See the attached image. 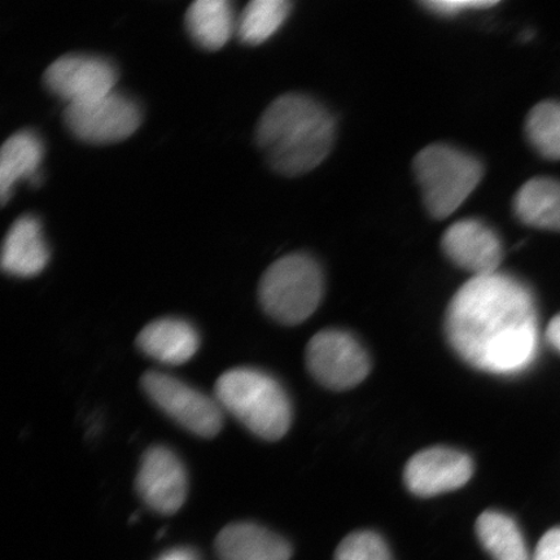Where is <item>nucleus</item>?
Wrapping results in <instances>:
<instances>
[{
    "label": "nucleus",
    "instance_id": "f257e3e1",
    "mask_svg": "<svg viewBox=\"0 0 560 560\" xmlns=\"http://www.w3.org/2000/svg\"><path fill=\"white\" fill-rule=\"evenodd\" d=\"M451 346L468 365L515 375L535 362L538 325L535 299L514 277H474L455 293L446 313Z\"/></svg>",
    "mask_w": 560,
    "mask_h": 560
},
{
    "label": "nucleus",
    "instance_id": "f03ea898",
    "mask_svg": "<svg viewBox=\"0 0 560 560\" xmlns=\"http://www.w3.org/2000/svg\"><path fill=\"white\" fill-rule=\"evenodd\" d=\"M336 124L325 105L304 94L277 97L256 129L258 149L277 173H310L330 155Z\"/></svg>",
    "mask_w": 560,
    "mask_h": 560
},
{
    "label": "nucleus",
    "instance_id": "7ed1b4c3",
    "mask_svg": "<svg viewBox=\"0 0 560 560\" xmlns=\"http://www.w3.org/2000/svg\"><path fill=\"white\" fill-rule=\"evenodd\" d=\"M215 400L245 429L268 441L290 430L292 409L284 388L269 374L252 368L223 373L214 387Z\"/></svg>",
    "mask_w": 560,
    "mask_h": 560
},
{
    "label": "nucleus",
    "instance_id": "20e7f679",
    "mask_svg": "<svg viewBox=\"0 0 560 560\" xmlns=\"http://www.w3.org/2000/svg\"><path fill=\"white\" fill-rule=\"evenodd\" d=\"M416 177L427 210L445 220L470 198L485 174L480 161L450 144H431L415 160Z\"/></svg>",
    "mask_w": 560,
    "mask_h": 560
},
{
    "label": "nucleus",
    "instance_id": "39448f33",
    "mask_svg": "<svg viewBox=\"0 0 560 560\" xmlns=\"http://www.w3.org/2000/svg\"><path fill=\"white\" fill-rule=\"evenodd\" d=\"M325 280L320 266L305 254L279 258L264 272L258 299L266 314L279 324H303L318 310Z\"/></svg>",
    "mask_w": 560,
    "mask_h": 560
},
{
    "label": "nucleus",
    "instance_id": "423d86ee",
    "mask_svg": "<svg viewBox=\"0 0 560 560\" xmlns=\"http://www.w3.org/2000/svg\"><path fill=\"white\" fill-rule=\"evenodd\" d=\"M140 385L161 411L194 435L212 439L221 432L223 410L215 398L159 371H147Z\"/></svg>",
    "mask_w": 560,
    "mask_h": 560
},
{
    "label": "nucleus",
    "instance_id": "0eeeda50",
    "mask_svg": "<svg viewBox=\"0 0 560 560\" xmlns=\"http://www.w3.org/2000/svg\"><path fill=\"white\" fill-rule=\"evenodd\" d=\"M65 122L72 135L91 144L121 142L142 124V109L130 96L112 91L100 100L67 105Z\"/></svg>",
    "mask_w": 560,
    "mask_h": 560
},
{
    "label": "nucleus",
    "instance_id": "6e6552de",
    "mask_svg": "<svg viewBox=\"0 0 560 560\" xmlns=\"http://www.w3.org/2000/svg\"><path fill=\"white\" fill-rule=\"evenodd\" d=\"M306 366L315 381L334 390L354 388L370 373L366 350L352 335L340 330L313 336L306 347Z\"/></svg>",
    "mask_w": 560,
    "mask_h": 560
},
{
    "label": "nucleus",
    "instance_id": "1a4fd4ad",
    "mask_svg": "<svg viewBox=\"0 0 560 560\" xmlns=\"http://www.w3.org/2000/svg\"><path fill=\"white\" fill-rule=\"evenodd\" d=\"M117 81L114 62L91 55L61 56L44 75L48 91L68 105L100 100L115 91Z\"/></svg>",
    "mask_w": 560,
    "mask_h": 560
},
{
    "label": "nucleus",
    "instance_id": "9d476101",
    "mask_svg": "<svg viewBox=\"0 0 560 560\" xmlns=\"http://www.w3.org/2000/svg\"><path fill=\"white\" fill-rule=\"evenodd\" d=\"M136 487L147 506L159 514L173 515L186 501V468L167 447L152 446L140 460Z\"/></svg>",
    "mask_w": 560,
    "mask_h": 560
},
{
    "label": "nucleus",
    "instance_id": "9b49d317",
    "mask_svg": "<svg viewBox=\"0 0 560 560\" xmlns=\"http://www.w3.org/2000/svg\"><path fill=\"white\" fill-rule=\"evenodd\" d=\"M472 474L474 464L468 455L450 447H430L408 462L405 482L411 493L431 497L464 487Z\"/></svg>",
    "mask_w": 560,
    "mask_h": 560
},
{
    "label": "nucleus",
    "instance_id": "f8f14e48",
    "mask_svg": "<svg viewBox=\"0 0 560 560\" xmlns=\"http://www.w3.org/2000/svg\"><path fill=\"white\" fill-rule=\"evenodd\" d=\"M447 258L458 268L472 272L474 277L493 275L502 261V244L499 235L485 222L460 220L447 229L441 240Z\"/></svg>",
    "mask_w": 560,
    "mask_h": 560
},
{
    "label": "nucleus",
    "instance_id": "ddd939ff",
    "mask_svg": "<svg viewBox=\"0 0 560 560\" xmlns=\"http://www.w3.org/2000/svg\"><path fill=\"white\" fill-rule=\"evenodd\" d=\"M50 261L40 221L35 215L20 217L7 233L2 249V269L7 275L31 278L40 275Z\"/></svg>",
    "mask_w": 560,
    "mask_h": 560
},
{
    "label": "nucleus",
    "instance_id": "4468645a",
    "mask_svg": "<svg viewBox=\"0 0 560 560\" xmlns=\"http://www.w3.org/2000/svg\"><path fill=\"white\" fill-rule=\"evenodd\" d=\"M137 346L152 360L178 366L198 352L200 338L190 322L166 317L147 325L138 335Z\"/></svg>",
    "mask_w": 560,
    "mask_h": 560
},
{
    "label": "nucleus",
    "instance_id": "2eb2a0df",
    "mask_svg": "<svg viewBox=\"0 0 560 560\" xmlns=\"http://www.w3.org/2000/svg\"><path fill=\"white\" fill-rule=\"evenodd\" d=\"M221 560H290L292 549L283 537L255 523H233L215 540Z\"/></svg>",
    "mask_w": 560,
    "mask_h": 560
},
{
    "label": "nucleus",
    "instance_id": "dca6fc26",
    "mask_svg": "<svg viewBox=\"0 0 560 560\" xmlns=\"http://www.w3.org/2000/svg\"><path fill=\"white\" fill-rule=\"evenodd\" d=\"M45 145L35 132L23 130L5 140L0 150V200L11 199L13 186L20 179L38 184V167L44 160Z\"/></svg>",
    "mask_w": 560,
    "mask_h": 560
},
{
    "label": "nucleus",
    "instance_id": "f3484780",
    "mask_svg": "<svg viewBox=\"0 0 560 560\" xmlns=\"http://www.w3.org/2000/svg\"><path fill=\"white\" fill-rule=\"evenodd\" d=\"M186 27L195 44L220 50L235 31L233 4L228 0H196L186 12Z\"/></svg>",
    "mask_w": 560,
    "mask_h": 560
},
{
    "label": "nucleus",
    "instance_id": "a211bd4d",
    "mask_svg": "<svg viewBox=\"0 0 560 560\" xmlns=\"http://www.w3.org/2000/svg\"><path fill=\"white\" fill-rule=\"evenodd\" d=\"M514 210L525 225L560 231V182L550 178L528 180L515 196Z\"/></svg>",
    "mask_w": 560,
    "mask_h": 560
},
{
    "label": "nucleus",
    "instance_id": "6ab92c4d",
    "mask_svg": "<svg viewBox=\"0 0 560 560\" xmlns=\"http://www.w3.org/2000/svg\"><path fill=\"white\" fill-rule=\"evenodd\" d=\"M476 535L494 560H529L520 527L499 511H486L479 516Z\"/></svg>",
    "mask_w": 560,
    "mask_h": 560
},
{
    "label": "nucleus",
    "instance_id": "aec40b11",
    "mask_svg": "<svg viewBox=\"0 0 560 560\" xmlns=\"http://www.w3.org/2000/svg\"><path fill=\"white\" fill-rule=\"evenodd\" d=\"M291 7L289 0H254L245 5L237 21V37L245 45L264 44L284 24Z\"/></svg>",
    "mask_w": 560,
    "mask_h": 560
},
{
    "label": "nucleus",
    "instance_id": "412c9836",
    "mask_svg": "<svg viewBox=\"0 0 560 560\" xmlns=\"http://www.w3.org/2000/svg\"><path fill=\"white\" fill-rule=\"evenodd\" d=\"M525 131L538 153L546 159L560 160V103L537 104L529 112Z\"/></svg>",
    "mask_w": 560,
    "mask_h": 560
},
{
    "label": "nucleus",
    "instance_id": "4be33fe9",
    "mask_svg": "<svg viewBox=\"0 0 560 560\" xmlns=\"http://www.w3.org/2000/svg\"><path fill=\"white\" fill-rule=\"evenodd\" d=\"M335 560H392V556L380 535L371 530H360L350 534L340 542Z\"/></svg>",
    "mask_w": 560,
    "mask_h": 560
},
{
    "label": "nucleus",
    "instance_id": "5701e85b",
    "mask_svg": "<svg viewBox=\"0 0 560 560\" xmlns=\"http://www.w3.org/2000/svg\"><path fill=\"white\" fill-rule=\"evenodd\" d=\"M424 9L435 13V15L452 18L460 15L466 11H475L480 9H489L497 2H486V0H430L423 2Z\"/></svg>",
    "mask_w": 560,
    "mask_h": 560
},
{
    "label": "nucleus",
    "instance_id": "b1692460",
    "mask_svg": "<svg viewBox=\"0 0 560 560\" xmlns=\"http://www.w3.org/2000/svg\"><path fill=\"white\" fill-rule=\"evenodd\" d=\"M532 560H560V527L546 532Z\"/></svg>",
    "mask_w": 560,
    "mask_h": 560
},
{
    "label": "nucleus",
    "instance_id": "393cba45",
    "mask_svg": "<svg viewBox=\"0 0 560 560\" xmlns=\"http://www.w3.org/2000/svg\"><path fill=\"white\" fill-rule=\"evenodd\" d=\"M546 339L560 353V314L550 322L548 330H546Z\"/></svg>",
    "mask_w": 560,
    "mask_h": 560
},
{
    "label": "nucleus",
    "instance_id": "a878e982",
    "mask_svg": "<svg viewBox=\"0 0 560 560\" xmlns=\"http://www.w3.org/2000/svg\"><path fill=\"white\" fill-rule=\"evenodd\" d=\"M159 560H199V558L194 550L184 548L167 551Z\"/></svg>",
    "mask_w": 560,
    "mask_h": 560
}]
</instances>
